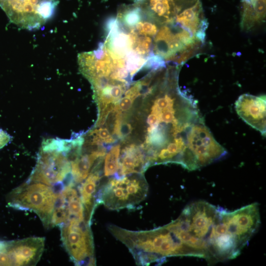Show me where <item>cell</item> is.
Returning a JSON list of instances; mask_svg holds the SVG:
<instances>
[{"instance_id":"cell-2","label":"cell","mask_w":266,"mask_h":266,"mask_svg":"<svg viewBox=\"0 0 266 266\" xmlns=\"http://www.w3.org/2000/svg\"><path fill=\"white\" fill-rule=\"evenodd\" d=\"M107 229L127 246L138 265L162 264L170 257L189 256L186 247L166 226L148 231H134L109 225Z\"/></svg>"},{"instance_id":"cell-13","label":"cell","mask_w":266,"mask_h":266,"mask_svg":"<svg viewBox=\"0 0 266 266\" xmlns=\"http://www.w3.org/2000/svg\"><path fill=\"white\" fill-rule=\"evenodd\" d=\"M141 81V82H142ZM141 82L140 81L141 83H138L137 85L133 87L132 88H130L129 89V91L130 93L131 94L132 97L133 96L135 95L138 91L139 90L141 85ZM126 111V110H125ZM121 111H115V114L114 117V126H113V130L118 137L119 140H122L119 132V128H118V119L120 116Z\"/></svg>"},{"instance_id":"cell-6","label":"cell","mask_w":266,"mask_h":266,"mask_svg":"<svg viewBox=\"0 0 266 266\" xmlns=\"http://www.w3.org/2000/svg\"><path fill=\"white\" fill-rule=\"evenodd\" d=\"M63 244L77 266L96 265L90 224L85 220L71 219L60 226Z\"/></svg>"},{"instance_id":"cell-8","label":"cell","mask_w":266,"mask_h":266,"mask_svg":"<svg viewBox=\"0 0 266 266\" xmlns=\"http://www.w3.org/2000/svg\"><path fill=\"white\" fill-rule=\"evenodd\" d=\"M103 160L97 162L85 179L77 187L84 207L85 221L91 224L95 209L98 205V194L101 184Z\"/></svg>"},{"instance_id":"cell-4","label":"cell","mask_w":266,"mask_h":266,"mask_svg":"<svg viewBox=\"0 0 266 266\" xmlns=\"http://www.w3.org/2000/svg\"><path fill=\"white\" fill-rule=\"evenodd\" d=\"M148 192L144 173L110 177L101 184L98 204H103L112 210L133 208L145 199Z\"/></svg>"},{"instance_id":"cell-3","label":"cell","mask_w":266,"mask_h":266,"mask_svg":"<svg viewBox=\"0 0 266 266\" xmlns=\"http://www.w3.org/2000/svg\"><path fill=\"white\" fill-rule=\"evenodd\" d=\"M62 189L28 180L13 190L7 198L8 204L14 208L36 213L46 229L51 228L53 211Z\"/></svg>"},{"instance_id":"cell-12","label":"cell","mask_w":266,"mask_h":266,"mask_svg":"<svg viewBox=\"0 0 266 266\" xmlns=\"http://www.w3.org/2000/svg\"><path fill=\"white\" fill-rule=\"evenodd\" d=\"M174 8V12L178 15L185 9L190 7L200 0H169Z\"/></svg>"},{"instance_id":"cell-15","label":"cell","mask_w":266,"mask_h":266,"mask_svg":"<svg viewBox=\"0 0 266 266\" xmlns=\"http://www.w3.org/2000/svg\"><path fill=\"white\" fill-rule=\"evenodd\" d=\"M135 2H141L144 1V0H133Z\"/></svg>"},{"instance_id":"cell-9","label":"cell","mask_w":266,"mask_h":266,"mask_svg":"<svg viewBox=\"0 0 266 266\" xmlns=\"http://www.w3.org/2000/svg\"><path fill=\"white\" fill-rule=\"evenodd\" d=\"M241 28L249 31L264 22L266 0H242Z\"/></svg>"},{"instance_id":"cell-7","label":"cell","mask_w":266,"mask_h":266,"mask_svg":"<svg viewBox=\"0 0 266 266\" xmlns=\"http://www.w3.org/2000/svg\"><path fill=\"white\" fill-rule=\"evenodd\" d=\"M266 96L243 94L236 100L237 114L247 124L266 135Z\"/></svg>"},{"instance_id":"cell-10","label":"cell","mask_w":266,"mask_h":266,"mask_svg":"<svg viewBox=\"0 0 266 266\" xmlns=\"http://www.w3.org/2000/svg\"><path fill=\"white\" fill-rule=\"evenodd\" d=\"M22 251L20 239L0 241V266H21Z\"/></svg>"},{"instance_id":"cell-11","label":"cell","mask_w":266,"mask_h":266,"mask_svg":"<svg viewBox=\"0 0 266 266\" xmlns=\"http://www.w3.org/2000/svg\"><path fill=\"white\" fill-rule=\"evenodd\" d=\"M106 154L103 165V173L106 177H116L119 169L120 146L116 144L112 146Z\"/></svg>"},{"instance_id":"cell-5","label":"cell","mask_w":266,"mask_h":266,"mask_svg":"<svg viewBox=\"0 0 266 266\" xmlns=\"http://www.w3.org/2000/svg\"><path fill=\"white\" fill-rule=\"evenodd\" d=\"M57 0H0V6L10 22L29 30H37L51 18Z\"/></svg>"},{"instance_id":"cell-14","label":"cell","mask_w":266,"mask_h":266,"mask_svg":"<svg viewBox=\"0 0 266 266\" xmlns=\"http://www.w3.org/2000/svg\"><path fill=\"white\" fill-rule=\"evenodd\" d=\"M10 138L8 133L0 129V149L7 144L10 141Z\"/></svg>"},{"instance_id":"cell-1","label":"cell","mask_w":266,"mask_h":266,"mask_svg":"<svg viewBox=\"0 0 266 266\" xmlns=\"http://www.w3.org/2000/svg\"><path fill=\"white\" fill-rule=\"evenodd\" d=\"M179 72L169 66L154 73L121 116L125 146L142 154L149 167L173 163L191 169L190 148L205 123L197 100L180 89Z\"/></svg>"}]
</instances>
